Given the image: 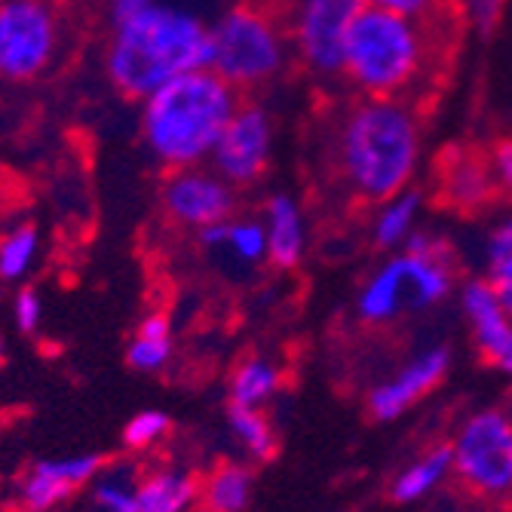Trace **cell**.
Returning a JSON list of instances; mask_svg holds the SVG:
<instances>
[{"mask_svg":"<svg viewBox=\"0 0 512 512\" xmlns=\"http://www.w3.org/2000/svg\"><path fill=\"white\" fill-rule=\"evenodd\" d=\"M332 157L347 194L378 206L408 191L421 172L424 120L408 99L359 96L335 126Z\"/></svg>","mask_w":512,"mask_h":512,"instance_id":"cell-1","label":"cell"},{"mask_svg":"<svg viewBox=\"0 0 512 512\" xmlns=\"http://www.w3.org/2000/svg\"><path fill=\"white\" fill-rule=\"evenodd\" d=\"M209 68V22L178 4H151L117 22L105 53V74L126 99L145 102L169 80Z\"/></svg>","mask_w":512,"mask_h":512,"instance_id":"cell-2","label":"cell"},{"mask_svg":"<svg viewBox=\"0 0 512 512\" xmlns=\"http://www.w3.org/2000/svg\"><path fill=\"white\" fill-rule=\"evenodd\" d=\"M237 108L240 92L215 71L181 74L142 102V142L166 169L203 166Z\"/></svg>","mask_w":512,"mask_h":512,"instance_id":"cell-3","label":"cell"},{"mask_svg":"<svg viewBox=\"0 0 512 512\" xmlns=\"http://www.w3.org/2000/svg\"><path fill=\"white\" fill-rule=\"evenodd\" d=\"M439 25L362 7L344 43V74L365 99H408L436 71Z\"/></svg>","mask_w":512,"mask_h":512,"instance_id":"cell-4","label":"cell"},{"mask_svg":"<svg viewBox=\"0 0 512 512\" xmlns=\"http://www.w3.org/2000/svg\"><path fill=\"white\" fill-rule=\"evenodd\" d=\"M457 292V261L445 237L417 227L408 243L371 273L359 295L356 313L368 325H390L408 313L445 304Z\"/></svg>","mask_w":512,"mask_h":512,"instance_id":"cell-5","label":"cell"},{"mask_svg":"<svg viewBox=\"0 0 512 512\" xmlns=\"http://www.w3.org/2000/svg\"><path fill=\"white\" fill-rule=\"evenodd\" d=\"M289 59L286 25L258 4H234L209 22V71L237 92L273 83Z\"/></svg>","mask_w":512,"mask_h":512,"instance_id":"cell-6","label":"cell"},{"mask_svg":"<svg viewBox=\"0 0 512 512\" xmlns=\"http://www.w3.org/2000/svg\"><path fill=\"white\" fill-rule=\"evenodd\" d=\"M451 473L470 494L485 500L512 497V411L479 408L448 442Z\"/></svg>","mask_w":512,"mask_h":512,"instance_id":"cell-7","label":"cell"},{"mask_svg":"<svg viewBox=\"0 0 512 512\" xmlns=\"http://www.w3.org/2000/svg\"><path fill=\"white\" fill-rule=\"evenodd\" d=\"M62 22L50 0H0V80L31 83L53 68Z\"/></svg>","mask_w":512,"mask_h":512,"instance_id":"cell-8","label":"cell"},{"mask_svg":"<svg viewBox=\"0 0 512 512\" xmlns=\"http://www.w3.org/2000/svg\"><path fill=\"white\" fill-rule=\"evenodd\" d=\"M365 0H289V43L316 80H341L344 43Z\"/></svg>","mask_w":512,"mask_h":512,"instance_id":"cell-9","label":"cell"},{"mask_svg":"<svg viewBox=\"0 0 512 512\" xmlns=\"http://www.w3.org/2000/svg\"><path fill=\"white\" fill-rule=\"evenodd\" d=\"M273 154V117L258 102H240L209 157L212 169L234 188L255 184Z\"/></svg>","mask_w":512,"mask_h":512,"instance_id":"cell-10","label":"cell"},{"mask_svg":"<svg viewBox=\"0 0 512 512\" xmlns=\"http://www.w3.org/2000/svg\"><path fill=\"white\" fill-rule=\"evenodd\" d=\"M160 206L169 221L200 230L237 215V188L206 166L172 169L160 188Z\"/></svg>","mask_w":512,"mask_h":512,"instance_id":"cell-11","label":"cell"},{"mask_svg":"<svg viewBox=\"0 0 512 512\" xmlns=\"http://www.w3.org/2000/svg\"><path fill=\"white\" fill-rule=\"evenodd\" d=\"M451 365V350L448 347H427L414 353L393 378L381 381L375 390L368 393V411L375 421L390 424L402 417L411 405H417L424 396H430L448 375Z\"/></svg>","mask_w":512,"mask_h":512,"instance_id":"cell-12","label":"cell"},{"mask_svg":"<svg viewBox=\"0 0 512 512\" xmlns=\"http://www.w3.org/2000/svg\"><path fill=\"white\" fill-rule=\"evenodd\" d=\"M457 298H460V313L470 325L479 353L491 365H497L500 375H506V381L512 384V313L503 307L497 292L482 276L460 283Z\"/></svg>","mask_w":512,"mask_h":512,"instance_id":"cell-13","label":"cell"},{"mask_svg":"<svg viewBox=\"0 0 512 512\" xmlns=\"http://www.w3.org/2000/svg\"><path fill=\"white\" fill-rule=\"evenodd\" d=\"M99 454H74V457H56L40 460L28 470V476L19 485V497L28 512H46L68 500L77 488L89 485L92 476L102 470Z\"/></svg>","mask_w":512,"mask_h":512,"instance_id":"cell-14","label":"cell"},{"mask_svg":"<svg viewBox=\"0 0 512 512\" xmlns=\"http://www.w3.org/2000/svg\"><path fill=\"white\" fill-rule=\"evenodd\" d=\"M497 194V181L488 157L454 148L439 166V197L457 212H479Z\"/></svg>","mask_w":512,"mask_h":512,"instance_id":"cell-15","label":"cell"},{"mask_svg":"<svg viewBox=\"0 0 512 512\" xmlns=\"http://www.w3.org/2000/svg\"><path fill=\"white\" fill-rule=\"evenodd\" d=\"M267 261L279 270H295L307 255V218L292 194H273L264 203Z\"/></svg>","mask_w":512,"mask_h":512,"instance_id":"cell-16","label":"cell"},{"mask_svg":"<svg viewBox=\"0 0 512 512\" xmlns=\"http://www.w3.org/2000/svg\"><path fill=\"white\" fill-rule=\"evenodd\" d=\"M197 240L209 252H224L243 267L267 261V230L261 218H227L197 230Z\"/></svg>","mask_w":512,"mask_h":512,"instance_id":"cell-17","label":"cell"},{"mask_svg":"<svg viewBox=\"0 0 512 512\" xmlns=\"http://www.w3.org/2000/svg\"><path fill=\"white\" fill-rule=\"evenodd\" d=\"M200 494V485L191 473L160 467L151 473H142L138 479V512H188Z\"/></svg>","mask_w":512,"mask_h":512,"instance_id":"cell-18","label":"cell"},{"mask_svg":"<svg viewBox=\"0 0 512 512\" xmlns=\"http://www.w3.org/2000/svg\"><path fill=\"white\" fill-rule=\"evenodd\" d=\"M421 212H424V194L414 188L378 203V212L371 218V240L384 252L402 249L414 230L421 227Z\"/></svg>","mask_w":512,"mask_h":512,"instance_id":"cell-19","label":"cell"},{"mask_svg":"<svg viewBox=\"0 0 512 512\" xmlns=\"http://www.w3.org/2000/svg\"><path fill=\"white\" fill-rule=\"evenodd\" d=\"M138 479H142V470L135 463H111L92 476L89 482V494H86V512H138Z\"/></svg>","mask_w":512,"mask_h":512,"instance_id":"cell-20","label":"cell"},{"mask_svg":"<svg viewBox=\"0 0 512 512\" xmlns=\"http://www.w3.org/2000/svg\"><path fill=\"white\" fill-rule=\"evenodd\" d=\"M479 258H482V279L512 313V212L500 215L485 230Z\"/></svg>","mask_w":512,"mask_h":512,"instance_id":"cell-21","label":"cell"},{"mask_svg":"<svg viewBox=\"0 0 512 512\" xmlns=\"http://www.w3.org/2000/svg\"><path fill=\"white\" fill-rule=\"evenodd\" d=\"M448 476H451V451H448V445H436V448L424 451L421 457H414L393 479L390 497L396 503H417V500L430 497Z\"/></svg>","mask_w":512,"mask_h":512,"instance_id":"cell-22","label":"cell"},{"mask_svg":"<svg viewBox=\"0 0 512 512\" xmlns=\"http://www.w3.org/2000/svg\"><path fill=\"white\" fill-rule=\"evenodd\" d=\"M283 387V368L273 359L249 356L230 375V405L264 408Z\"/></svg>","mask_w":512,"mask_h":512,"instance_id":"cell-23","label":"cell"},{"mask_svg":"<svg viewBox=\"0 0 512 512\" xmlns=\"http://www.w3.org/2000/svg\"><path fill=\"white\" fill-rule=\"evenodd\" d=\"M172 356V325L166 313H148L129 341L126 359L135 371H160Z\"/></svg>","mask_w":512,"mask_h":512,"instance_id":"cell-24","label":"cell"},{"mask_svg":"<svg viewBox=\"0 0 512 512\" xmlns=\"http://www.w3.org/2000/svg\"><path fill=\"white\" fill-rule=\"evenodd\" d=\"M200 494L212 512H243L252 497V470L240 463H224L203 482Z\"/></svg>","mask_w":512,"mask_h":512,"instance_id":"cell-25","label":"cell"},{"mask_svg":"<svg viewBox=\"0 0 512 512\" xmlns=\"http://www.w3.org/2000/svg\"><path fill=\"white\" fill-rule=\"evenodd\" d=\"M227 424L234 430L237 442L246 448L249 457L255 460H270L276 451V436L273 427L264 417L261 408H246V405H230L227 408Z\"/></svg>","mask_w":512,"mask_h":512,"instance_id":"cell-26","label":"cell"},{"mask_svg":"<svg viewBox=\"0 0 512 512\" xmlns=\"http://www.w3.org/2000/svg\"><path fill=\"white\" fill-rule=\"evenodd\" d=\"M40 255V237L34 227H16L0 240V279L16 283L22 279Z\"/></svg>","mask_w":512,"mask_h":512,"instance_id":"cell-27","label":"cell"},{"mask_svg":"<svg viewBox=\"0 0 512 512\" xmlns=\"http://www.w3.org/2000/svg\"><path fill=\"white\" fill-rule=\"evenodd\" d=\"M172 421H169V414L166 411H138L132 421L123 427V445L132 448V451H145L151 445H157L166 433H169Z\"/></svg>","mask_w":512,"mask_h":512,"instance_id":"cell-28","label":"cell"},{"mask_svg":"<svg viewBox=\"0 0 512 512\" xmlns=\"http://www.w3.org/2000/svg\"><path fill=\"white\" fill-rule=\"evenodd\" d=\"M365 7L405 16L414 22H442V16H448L451 10V0H365Z\"/></svg>","mask_w":512,"mask_h":512,"instance_id":"cell-29","label":"cell"},{"mask_svg":"<svg viewBox=\"0 0 512 512\" xmlns=\"http://www.w3.org/2000/svg\"><path fill=\"white\" fill-rule=\"evenodd\" d=\"M460 7V19L470 31L488 37L497 31L500 19H503V10H506V0H457Z\"/></svg>","mask_w":512,"mask_h":512,"instance_id":"cell-30","label":"cell"},{"mask_svg":"<svg viewBox=\"0 0 512 512\" xmlns=\"http://www.w3.org/2000/svg\"><path fill=\"white\" fill-rule=\"evenodd\" d=\"M13 313H16V325H19V329H22L25 335L37 332V329H40V319H43V304H40L37 292H34V289H22V292L16 295Z\"/></svg>","mask_w":512,"mask_h":512,"instance_id":"cell-31","label":"cell"},{"mask_svg":"<svg viewBox=\"0 0 512 512\" xmlns=\"http://www.w3.org/2000/svg\"><path fill=\"white\" fill-rule=\"evenodd\" d=\"M488 163H491V172L497 181V191L512 194V138H503V142H497L491 148Z\"/></svg>","mask_w":512,"mask_h":512,"instance_id":"cell-32","label":"cell"},{"mask_svg":"<svg viewBox=\"0 0 512 512\" xmlns=\"http://www.w3.org/2000/svg\"><path fill=\"white\" fill-rule=\"evenodd\" d=\"M151 4H157V0H111V4H108V13H111V25H117V22H126V19H132L135 13L148 10Z\"/></svg>","mask_w":512,"mask_h":512,"instance_id":"cell-33","label":"cell"},{"mask_svg":"<svg viewBox=\"0 0 512 512\" xmlns=\"http://www.w3.org/2000/svg\"><path fill=\"white\" fill-rule=\"evenodd\" d=\"M0 353H4V344H0Z\"/></svg>","mask_w":512,"mask_h":512,"instance_id":"cell-34","label":"cell"},{"mask_svg":"<svg viewBox=\"0 0 512 512\" xmlns=\"http://www.w3.org/2000/svg\"><path fill=\"white\" fill-rule=\"evenodd\" d=\"M203 512H212V509H203Z\"/></svg>","mask_w":512,"mask_h":512,"instance_id":"cell-35","label":"cell"}]
</instances>
